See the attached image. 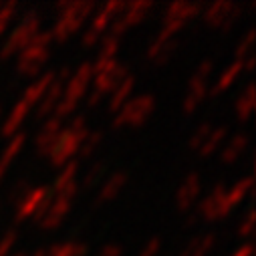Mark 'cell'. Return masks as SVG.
<instances>
[{"label": "cell", "instance_id": "6da1fadb", "mask_svg": "<svg viewBox=\"0 0 256 256\" xmlns=\"http://www.w3.org/2000/svg\"><path fill=\"white\" fill-rule=\"evenodd\" d=\"M56 10L58 18L54 20L50 34L52 40L65 42L83 28L89 16H93V12L97 10V2H93V0H60V2H56Z\"/></svg>", "mask_w": 256, "mask_h": 256}, {"label": "cell", "instance_id": "7a4b0ae2", "mask_svg": "<svg viewBox=\"0 0 256 256\" xmlns=\"http://www.w3.org/2000/svg\"><path fill=\"white\" fill-rule=\"evenodd\" d=\"M91 81H93L91 62H81L79 69L73 71L71 79L65 83V89H62V97H60V101H58V105L54 107V111H52L50 117H56V119L62 121L65 117L73 115L75 109L79 107V101L85 99Z\"/></svg>", "mask_w": 256, "mask_h": 256}, {"label": "cell", "instance_id": "3957f363", "mask_svg": "<svg viewBox=\"0 0 256 256\" xmlns=\"http://www.w3.org/2000/svg\"><path fill=\"white\" fill-rule=\"evenodd\" d=\"M50 42L52 34L50 30H38L32 40L16 54V71L22 77H34L40 73V69L46 65L50 56Z\"/></svg>", "mask_w": 256, "mask_h": 256}, {"label": "cell", "instance_id": "277c9868", "mask_svg": "<svg viewBox=\"0 0 256 256\" xmlns=\"http://www.w3.org/2000/svg\"><path fill=\"white\" fill-rule=\"evenodd\" d=\"M156 111V97L152 93H142L134 95L127 101L111 121L113 130H123V127H142L148 123V119Z\"/></svg>", "mask_w": 256, "mask_h": 256}, {"label": "cell", "instance_id": "5b68a950", "mask_svg": "<svg viewBox=\"0 0 256 256\" xmlns=\"http://www.w3.org/2000/svg\"><path fill=\"white\" fill-rule=\"evenodd\" d=\"M40 30V16L36 10H28L22 14L20 22L14 26V30L6 36V40L0 46V60H8L14 54H18L30 40L32 36Z\"/></svg>", "mask_w": 256, "mask_h": 256}, {"label": "cell", "instance_id": "8992f818", "mask_svg": "<svg viewBox=\"0 0 256 256\" xmlns=\"http://www.w3.org/2000/svg\"><path fill=\"white\" fill-rule=\"evenodd\" d=\"M244 14V6L232 0H214L210 4H204L202 16L206 20V24L220 28L222 32H230L236 22L242 18Z\"/></svg>", "mask_w": 256, "mask_h": 256}, {"label": "cell", "instance_id": "52a82bcc", "mask_svg": "<svg viewBox=\"0 0 256 256\" xmlns=\"http://www.w3.org/2000/svg\"><path fill=\"white\" fill-rule=\"evenodd\" d=\"M212 71H214V60L206 58V60L200 62V67L196 69V73L192 75V79L188 83V93H186L184 103H182V111L186 115H192L200 107V103L208 97V89H210L208 87V79H210Z\"/></svg>", "mask_w": 256, "mask_h": 256}, {"label": "cell", "instance_id": "ba28073f", "mask_svg": "<svg viewBox=\"0 0 256 256\" xmlns=\"http://www.w3.org/2000/svg\"><path fill=\"white\" fill-rule=\"evenodd\" d=\"M52 200V194H50V188L46 186H38V188H30L28 194L16 204V210H14V220L16 222H24V220H34L36 224L42 220L48 204Z\"/></svg>", "mask_w": 256, "mask_h": 256}, {"label": "cell", "instance_id": "9c48e42d", "mask_svg": "<svg viewBox=\"0 0 256 256\" xmlns=\"http://www.w3.org/2000/svg\"><path fill=\"white\" fill-rule=\"evenodd\" d=\"M85 138H87V136H85ZM85 138L73 134L71 130H67V127H62L60 134H58L56 140H54V144H52L50 150H48V156H46L48 162H50V166L62 168L65 164H69L71 160H77V152H79L81 142H83Z\"/></svg>", "mask_w": 256, "mask_h": 256}, {"label": "cell", "instance_id": "30bf717a", "mask_svg": "<svg viewBox=\"0 0 256 256\" xmlns=\"http://www.w3.org/2000/svg\"><path fill=\"white\" fill-rule=\"evenodd\" d=\"M226 192L228 188L224 184H216L212 190H210V194L204 196L196 208L198 216L208 220V222H218V220H224L230 216L232 208L228 204V198H226Z\"/></svg>", "mask_w": 256, "mask_h": 256}, {"label": "cell", "instance_id": "8fae6325", "mask_svg": "<svg viewBox=\"0 0 256 256\" xmlns=\"http://www.w3.org/2000/svg\"><path fill=\"white\" fill-rule=\"evenodd\" d=\"M154 8V2L152 0H136V2H127L125 4V8H123V12L111 22V32L109 34H113V36H121L123 32H127L132 26H136V24H140L142 20H146V16H148V12Z\"/></svg>", "mask_w": 256, "mask_h": 256}, {"label": "cell", "instance_id": "7c38bea8", "mask_svg": "<svg viewBox=\"0 0 256 256\" xmlns=\"http://www.w3.org/2000/svg\"><path fill=\"white\" fill-rule=\"evenodd\" d=\"M202 194V182H200V176L196 172H192L186 176V180L182 182V186L178 188L176 192V208L180 212H190L192 206L198 202Z\"/></svg>", "mask_w": 256, "mask_h": 256}, {"label": "cell", "instance_id": "4fadbf2b", "mask_svg": "<svg viewBox=\"0 0 256 256\" xmlns=\"http://www.w3.org/2000/svg\"><path fill=\"white\" fill-rule=\"evenodd\" d=\"M127 75H130V67H127L125 62L119 60L113 69H109V71H105V73L93 77V81H91L93 91L99 93V95H103V97H107V95L113 93V89H115Z\"/></svg>", "mask_w": 256, "mask_h": 256}, {"label": "cell", "instance_id": "5bb4252c", "mask_svg": "<svg viewBox=\"0 0 256 256\" xmlns=\"http://www.w3.org/2000/svg\"><path fill=\"white\" fill-rule=\"evenodd\" d=\"M71 206H73V200L67 198V196H52L42 220L38 222V226L42 230H54L56 226H60V222L65 220V216L71 212Z\"/></svg>", "mask_w": 256, "mask_h": 256}, {"label": "cell", "instance_id": "9a60e30c", "mask_svg": "<svg viewBox=\"0 0 256 256\" xmlns=\"http://www.w3.org/2000/svg\"><path fill=\"white\" fill-rule=\"evenodd\" d=\"M204 10V2H188V0H174L166 6L164 12V20H182V22H190L198 16H202Z\"/></svg>", "mask_w": 256, "mask_h": 256}, {"label": "cell", "instance_id": "2e32d148", "mask_svg": "<svg viewBox=\"0 0 256 256\" xmlns=\"http://www.w3.org/2000/svg\"><path fill=\"white\" fill-rule=\"evenodd\" d=\"M62 127H65V125H62L60 119H56V117H48L46 119V123L40 127L36 138H34V150H36L38 156H44V158L48 156V150L54 144V140L60 134Z\"/></svg>", "mask_w": 256, "mask_h": 256}, {"label": "cell", "instance_id": "e0dca14e", "mask_svg": "<svg viewBox=\"0 0 256 256\" xmlns=\"http://www.w3.org/2000/svg\"><path fill=\"white\" fill-rule=\"evenodd\" d=\"M125 4H127V2H123V0H109L107 4H103V6L95 12V16H91V28L97 30L99 34L105 32V30L111 26V22L123 12Z\"/></svg>", "mask_w": 256, "mask_h": 256}, {"label": "cell", "instance_id": "ac0fdd59", "mask_svg": "<svg viewBox=\"0 0 256 256\" xmlns=\"http://www.w3.org/2000/svg\"><path fill=\"white\" fill-rule=\"evenodd\" d=\"M127 180H130L127 172H115V174H111V176L101 184V188H99V194H97V198H95V206L115 200V198L121 194V190L125 188Z\"/></svg>", "mask_w": 256, "mask_h": 256}, {"label": "cell", "instance_id": "d6986e66", "mask_svg": "<svg viewBox=\"0 0 256 256\" xmlns=\"http://www.w3.org/2000/svg\"><path fill=\"white\" fill-rule=\"evenodd\" d=\"M30 115V107L24 103V101H16L14 103V107L10 109V113H8V117L4 119V123H2V130H0V136L2 138H12V136H16V134H20V127L24 125V121H26V117Z\"/></svg>", "mask_w": 256, "mask_h": 256}, {"label": "cell", "instance_id": "ffe728a7", "mask_svg": "<svg viewBox=\"0 0 256 256\" xmlns=\"http://www.w3.org/2000/svg\"><path fill=\"white\" fill-rule=\"evenodd\" d=\"M244 73V62L240 60V58H234L230 65L224 69V73L216 79V83L208 89V95H212V97H216V95H220V93H224L226 89H230L232 85H234V81L240 77Z\"/></svg>", "mask_w": 256, "mask_h": 256}, {"label": "cell", "instance_id": "44dd1931", "mask_svg": "<svg viewBox=\"0 0 256 256\" xmlns=\"http://www.w3.org/2000/svg\"><path fill=\"white\" fill-rule=\"evenodd\" d=\"M254 107H256V85L250 81L246 83V87L242 89V93L238 95L236 103H234V111H236V119L238 121H248L254 113Z\"/></svg>", "mask_w": 256, "mask_h": 256}, {"label": "cell", "instance_id": "7402d4cb", "mask_svg": "<svg viewBox=\"0 0 256 256\" xmlns=\"http://www.w3.org/2000/svg\"><path fill=\"white\" fill-rule=\"evenodd\" d=\"M62 89H65V83H60V81H52V85L46 89V93H44V97L36 103V117L38 119H48L50 115H52V111H54V107L58 105V101H60V97H62Z\"/></svg>", "mask_w": 256, "mask_h": 256}, {"label": "cell", "instance_id": "603a6c76", "mask_svg": "<svg viewBox=\"0 0 256 256\" xmlns=\"http://www.w3.org/2000/svg\"><path fill=\"white\" fill-rule=\"evenodd\" d=\"M134 91H136V77L134 75H127L111 93L109 97V111L111 113H117L127 101L134 97Z\"/></svg>", "mask_w": 256, "mask_h": 256}, {"label": "cell", "instance_id": "cb8c5ba5", "mask_svg": "<svg viewBox=\"0 0 256 256\" xmlns=\"http://www.w3.org/2000/svg\"><path fill=\"white\" fill-rule=\"evenodd\" d=\"M52 81H54V71H46L44 75H40L34 83H30V85L24 89V93H22V99H20V101H24L28 107L36 105V103L44 97V93H46V89L52 85Z\"/></svg>", "mask_w": 256, "mask_h": 256}, {"label": "cell", "instance_id": "d4e9b609", "mask_svg": "<svg viewBox=\"0 0 256 256\" xmlns=\"http://www.w3.org/2000/svg\"><path fill=\"white\" fill-rule=\"evenodd\" d=\"M250 146V140H248V136L244 134V132H240V134H236V136H232L230 140H228V144L220 150V162L222 164H226V166H230V164H234L244 152H246V148Z\"/></svg>", "mask_w": 256, "mask_h": 256}, {"label": "cell", "instance_id": "484cf974", "mask_svg": "<svg viewBox=\"0 0 256 256\" xmlns=\"http://www.w3.org/2000/svg\"><path fill=\"white\" fill-rule=\"evenodd\" d=\"M77 176H79V160H71L69 164H65L60 168L58 176L54 178L52 182V188H50V194H60L62 190H65L67 186H71L73 182H77Z\"/></svg>", "mask_w": 256, "mask_h": 256}, {"label": "cell", "instance_id": "4316f807", "mask_svg": "<svg viewBox=\"0 0 256 256\" xmlns=\"http://www.w3.org/2000/svg\"><path fill=\"white\" fill-rule=\"evenodd\" d=\"M252 190H254V178H252V176H246V178L238 180L236 184H232V186L228 188V192H226V198H228L230 208L234 210L248 194H252Z\"/></svg>", "mask_w": 256, "mask_h": 256}, {"label": "cell", "instance_id": "83f0119b", "mask_svg": "<svg viewBox=\"0 0 256 256\" xmlns=\"http://www.w3.org/2000/svg\"><path fill=\"white\" fill-rule=\"evenodd\" d=\"M89 246L85 242H62L44 248V256H87Z\"/></svg>", "mask_w": 256, "mask_h": 256}, {"label": "cell", "instance_id": "f1b7e54d", "mask_svg": "<svg viewBox=\"0 0 256 256\" xmlns=\"http://www.w3.org/2000/svg\"><path fill=\"white\" fill-rule=\"evenodd\" d=\"M214 246H216V234L208 232L204 236L192 238L190 244H188V248L184 250V254L186 256H208Z\"/></svg>", "mask_w": 256, "mask_h": 256}, {"label": "cell", "instance_id": "f546056e", "mask_svg": "<svg viewBox=\"0 0 256 256\" xmlns=\"http://www.w3.org/2000/svg\"><path fill=\"white\" fill-rule=\"evenodd\" d=\"M226 136H228V127H226V125H220V127H212V132H210L208 140H206V142H204V146L198 150V154H200L202 158H208V156L216 154V152L220 150V146L224 144Z\"/></svg>", "mask_w": 256, "mask_h": 256}, {"label": "cell", "instance_id": "4dcf8cb0", "mask_svg": "<svg viewBox=\"0 0 256 256\" xmlns=\"http://www.w3.org/2000/svg\"><path fill=\"white\" fill-rule=\"evenodd\" d=\"M24 144H26V134H22V132H20V134L12 136V138H10V142H8V146L4 148L2 156H0V164L6 166V168H10V164L14 162V158L22 152Z\"/></svg>", "mask_w": 256, "mask_h": 256}, {"label": "cell", "instance_id": "1f68e13d", "mask_svg": "<svg viewBox=\"0 0 256 256\" xmlns=\"http://www.w3.org/2000/svg\"><path fill=\"white\" fill-rule=\"evenodd\" d=\"M101 142H103V132H99V130H89L87 138L81 142V148H79V152H77V160H87V158H91V156L97 152V148L101 146Z\"/></svg>", "mask_w": 256, "mask_h": 256}, {"label": "cell", "instance_id": "d6a6232c", "mask_svg": "<svg viewBox=\"0 0 256 256\" xmlns=\"http://www.w3.org/2000/svg\"><path fill=\"white\" fill-rule=\"evenodd\" d=\"M105 172H107V164H105V162H95V164L85 172V176H83V180H81V188H83V190H93V188L101 182V178L105 176Z\"/></svg>", "mask_w": 256, "mask_h": 256}, {"label": "cell", "instance_id": "836d02e7", "mask_svg": "<svg viewBox=\"0 0 256 256\" xmlns=\"http://www.w3.org/2000/svg\"><path fill=\"white\" fill-rule=\"evenodd\" d=\"M16 14H18V2H14V0H10V2H0V36L6 32V28L16 18Z\"/></svg>", "mask_w": 256, "mask_h": 256}, {"label": "cell", "instance_id": "e575fe53", "mask_svg": "<svg viewBox=\"0 0 256 256\" xmlns=\"http://www.w3.org/2000/svg\"><path fill=\"white\" fill-rule=\"evenodd\" d=\"M178 48H180V42H178V38H172V40L164 42V44L160 46V50H158V54H156L154 62H156V65H160V67L168 65V62H170V60L176 56Z\"/></svg>", "mask_w": 256, "mask_h": 256}, {"label": "cell", "instance_id": "d590c367", "mask_svg": "<svg viewBox=\"0 0 256 256\" xmlns=\"http://www.w3.org/2000/svg\"><path fill=\"white\" fill-rule=\"evenodd\" d=\"M254 40H256V28H250L246 30V34L238 40L236 48H234V58H240L244 60L250 52H252V46H254Z\"/></svg>", "mask_w": 256, "mask_h": 256}, {"label": "cell", "instance_id": "8d00e7d4", "mask_svg": "<svg viewBox=\"0 0 256 256\" xmlns=\"http://www.w3.org/2000/svg\"><path fill=\"white\" fill-rule=\"evenodd\" d=\"M210 132H212V125H210V123H202V125H198V127H196V132L192 134V138L188 140V150L198 152V150L204 146V142L208 140Z\"/></svg>", "mask_w": 256, "mask_h": 256}, {"label": "cell", "instance_id": "74e56055", "mask_svg": "<svg viewBox=\"0 0 256 256\" xmlns=\"http://www.w3.org/2000/svg\"><path fill=\"white\" fill-rule=\"evenodd\" d=\"M117 50H119V38L107 32V34L101 38L99 56H101V58H117Z\"/></svg>", "mask_w": 256, "mask_h": 256}, {"label": "cell", "instance_id": "f35d334b", "mask_svg": "<svg viewBox=\"0 0 256 256\" xmlns=\"http://www.w3.org/2000/svg\"><path fill=\"white\" fill-rule=\"evenodd\" d=\"M254 228H256V212H254V208L250 206L248 210H246V214H244V218L240 220V224H238V236L240 238H250L252 236V232H254Z\"/></svg>", "mask_w": 256, "mask_h": 256}, {"label": "cell", "instance_id": "ab89813d", "mask_svg": "<svg viewBox=\"0 0 256 256\" xmlns=\"http://www.w3.org/2000/svg\"><path fill=\"white\" fill-rule=\"evenodd\" d=\"M16 242H18V232L14 228L6 230L2 236H0V256H10Z\"/></svg>", "mask_w": 256, "mask_h": 256}, {"label": "cell", "instance_id": "60d3db41", "mask_svg": "<svg viewBox=\"0 0 256 256\" xmlns=\"http://www.w3.org/2000/svg\"><path fill=\"white\" fill-rule=\"evenodd\" d=\"M28 190H30V184H28L24 178H22V180H18V182L10 188V192H8V202L16 206V204H18V202L28 194Z\"/></svg>", "mask_w": 256, "mask_h": 256}, {"label": "cell", "instance_id": "b9f144b4", "mask_svg": "<svg viewBox=\"0 0 256 256\" xmlns=\"http://www.w3.org/2000/svg\"><path fill=\"white\" fill-rule=\"evenodd\" d=\"M99 40H101V34H99L97 30H93L91 26H89L87 30H83V34H81V44H83L85 48H91V46H95Z\"/></svg>", "mask_w": 256, "mask_h": 256}, {"label": "cell", "instance_id": "7bdbcfd3", "mask_svg": "<svg viewBox=\"0 0 256 256\" xmlns=\"http://www.w3.org/2000/svg\"><path fill=\"white\" fill-rule=\"evenodd\" d=\"M160 248H162V238H160V236H156V238H152V240H150V242L140 250V254H138V256H158Z\"/></svg>", "mask_w": 256, "mask_h": 256}, {"label": "cell", "instance_id": "ee69618b", "mask_svg": "<svg viewBox=\"0 0 256 256\" xmlns=\"http://www.w3.org/2000/svg\"><path fill=\"white\" fill-rule=\"evenodd\" d=\"M97 256H123V248L119 244H107L97 252Z\"/></svg>", "mask_w": 256, "mask_h": 256}, {"label": "cell", "instance_id": "f6af8a7d", "mask_svg": "<svg viewBox=\"0 0 256 256\" xmlns=\"http://www.w3.org/2000/svg\"><path fill=\"white\" fill-rule=\"evenodd\" d=\"M252 254H254V244L252 242H246V244H242L240 248H236L232 252V256H252Z\"/></svg>", "mask_w": 256, "mask_h": 256}, {"label": "cell", "instance_id": "bcb514c9", "mask_svg": "<svg viewBox=\"0 0 256 256\" xmlns=\"http://www.w3.org/2000/svg\"><path fill=\"white\" fill-rule=\"evenodd\" d=\"M242 62H244V71H246V73H252V71L256 69V54L250 52Z\"/></svg>", "mask_w": 256, "mask_h": 256}, {"label": "cell", "instance_id": "7dc6e473", "mask_svg": "<svg viewBox=\"0 0 256 256\" xmlns=\"http://www.w3.org/2000/svg\"><path fill=\"white\" fill-rule=\"evenodd\" d=\"M188 216H186V228H192L198 220H200V216H198V212L196 210H190V212H186Z\"/></svg>", "mask_w": 256, "mask_h": 256}, {"label": "cell", "instance_id": "c3c4849f", "mask_svg": "<svg viewBox=\"0 0 256 256\" xmlns=\"http://www.w3.org/2000/svg\"><path fill=\"white\" fill-rule=\"evenodd\" d=\"M87 97V105L89 107H97L99 103H101V99H103V95H99V93H95V91H91L89 95H85Z\"/></svg>", "mask_w": 256, "mask_h": 256}, {"label": "cell", "instance_id": "681fc988", "mask_svg": "<svg viewBox=\"0 0 256 256\" xmlns=\"http://www.w3.org/2000/svg\"><path fill=\"white\" fill-rule=\"evenodd\" d=\"M28 256H44V248H36L32 254H28Z\"/></svg>", "mask_w": 256, "mask_h": 256}, {"label": "cell", "instance_id": "f907efd6", "mask_svg": "<svg viewBox=\"0 0 256 256\" xmlns=\"http://www.w3.org/2000/svg\"><path fill=\"white\" fill-rule=\"evenodd\" d=\"M10 256H28L26 252H14V254H10Z\"/></svg>", "mask_w": 256, "mask_h": 256}, {"label": "cell", "instance_id": "816d5d0a", "mask_svg": "<svg viewBox=\"0 0 256 256\" xmlns=\"http://www.w3.org/2000/svg\"><path fill=\"white\" fill-rule=\"evenodd\" d=\"M0 117H2V107H0Z\"/></svg>", "mask_w": 256, "mask_h": 256}, {"label": "cell", "instance_id": "f5cc1de1", "mask_svg": "<svg viewBox=\"0 0 256 256\" xmlns=\"http://www.w3.org/2000/svg\"><path fill=\"white\" fill-rule=\"evenodd\" d=\"M182 256H186V254H182Z\"/></svg>", "mask_w": 256, "mask_h": 256}]
</instances>
